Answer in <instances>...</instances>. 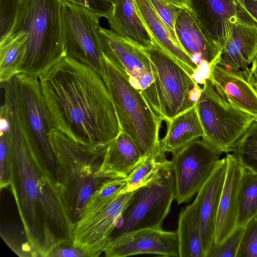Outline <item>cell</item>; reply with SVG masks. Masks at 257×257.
<instances>
[{"mask_svg":"<svg viewBox=\"0 0 257 257\" xmlns=\"http://www.w3.org/2000/svg\"><path fill=\"white\" fill-rule=\"evenodd\" d=\"M62 2L66 56L89 65L102 77L104 59L99 33L100 18L84 7Z\"/></svg>","mask_w":257,"mask_h":257,"instance_id":"cell-10","label":"cell"},{"mask_svg":"<svg viewBox=\"0 0 257 257\" xmlns=\"http://www.w3.org/2000/svg\"><path fill=\"white\" fill-rule=\"evenodd\" d=\"M257 53V25H236L222 49L218 65L231 70L243 69Z\"/></svg>","mask_w":257,"mask_h":257,"instance_id":"cell-22","label":"cell"},{"mask_svg":"<svg viewBox=\"0 0 257 257\" xmlns=\"http://www.w3.org/2000/svg\"><path fill=\"white\" fill-rule=\"evenodd\" d=\"M222 153L202 138L172 154L175 199L178 204L189 202L198 193L215 169Z\"/></svg>","mask_w":257,"mask_h":257,"instance_id":"cell-12","label":"cell"},{"mask_svg":"<svg viewBox=\"0 0 257 257\" xmlns=\"http://www.w3.org/2000/svg\"><path fill=\"white\" fill-rule=\"evenodd\" d=\"M236 257H257V216L244 226Z\"/></svg>","mask_w":257,"mask_h":257,"instance_id":"cell-31","label":"cell"},{"mask_svg":"<svg viewBox=\"0 0 257 257\" xmlns=\"http://www.w3.org/2000/svg\"><path fill=\"white\" fill-rule=\"evenodd\" d=\"M144 157L132 138L120 130L107 145L99 173L109 177L125 178Z\"/></svg>","mask_w":257,"mask_h":257,"instance_id":"cell-21","label":"cell"},{"mask_svg":"<svg viewBox=\"0 0 257 257\" xmlns=\"http://www.w3.org/2000/svg\"><path fill=\"white\" fill-rule=\"evenodd\" d=\"M74 5L84 7L99 18L107 19L112 14L114 5L113 0H61Z\"/></svg>","mask_w":257,"mask_h":257,"instance_id":"cell-35","label":"cell"},{"mask_svg":"<svg viewBox=\"0 0 257 257\" xmlns=\"http://www.w3.org/2000/svg\"><path fill=\"white\" fill-rule=\"evenodd\" d=\"M226 173L218 209L214 245L224 241L236 227L238 192L244 168L231 154H227Z\"/></svg>","mask_w":257,"mask_h":257,"instance_id":"cell-19","label":"cell"},{"mask_svg":"<svg viewBox=\"0 0 257 257\" xmlns=\"http://www.w3.org/2000/svg\"><path fill=\"white\" fill-rule=\"evenodd\" d=\"M251 67L250 69L251 75L255 81L257 83V53L252 61Z\"/></svg>","mask_w":257,"mask_h":257,"instance_id":"cell-38","label":"cell"},{"mask_svg":"<svg viewBox=\"0 0 257 257\" xmlns=\"http://www.w3.org/2000/svg\"><path fill=\"white\" fill-rule=\"evenodd\" d=\"M179 257H205L201 236L197 197L180 212L176 230Z\"/></svg>","mask_w":257,"mask_h":257,"instance_id":"cell-25","label":"cell"},{"mask_svg":"<svg viewBox=\"0 0 257 257\" xmlns=\"http://www.w3.org/2000/svg\"><path fill=\"white\" fill-rule=\"evenodd\" d=\"M222 97L257 120V88L250 69H226L213 65L208 78Z\"/></svg>","mask_w":257,"mask_h":257,"instance_id":"cell-16","label":"cell"},{"mask_svg":"<svg viewBox=\"0 0 257 257\" xmlns=\"http://www.w3.org/2000/svg\"><path fill=\"white\" fill-rule=\"evenodd\" d=\"M62 5L61 0L20 1L10 31L26 36V55L20 74L39 78L66 56Z\"/></svg>","mask_w":257,"mask_h":257,"instance_id":"cell-4","label":"cell"},{"mask_svg":"<svg viewBox=\"0 0 257 257\" xmlns=\"http://www.w3.org/2000/svg\"><path fill=\"white\" fill-rule=\"evenodd\" d=\"M175 30L180 44L198 66L219 62L222 49L204 33L188 7L178 15Z\"/></svg>","mask_w":257,"mask_h":257,"instance_id":"cell-18","label":"cell"},{"mask_svg":"<svg viewBox=\"0 0 257 257\" xmlns=\"http://www.w3.org/2000/svg\"><path fill=\"white\" fill-rule=\"evenodd\" d=\"M164 162H160L152 157H145L126 177V191L136 190L151 182L157 175Z\"/></svg>","mask_w":257,"mask_h":257,"instance_id":"cell-29","label":"cell"},{"mask_svg":"<svg viewBox=\"0 0 257 257\" xmlns=\"http://www.w3.org/2000/svg\"><path fill=\"white\" fill-rule=\"evenodd\" d=\"M113 2V12L107 19L110 30L141 49L149 46L152 37L139 15L135 0Z\"/></svg>","mask_w":257,"mask_h":257,"instance_id":"cell-23","label":"cell"},{"mask_svg":"<svg viewBox=\"0 0 257 257\" xmlns=\"http://www.w3.org/2000/svg\"><path fill=\"white\" fill-rule=\"evenodd\" d=\"M0 133V187L10 186L11 178V158L7 133Z\"/></svg>","mask_w":257,"mask_h":257,"instance_id":"cell-33","label":"cell"},{"mask_svg":"<svg viewBox=\"0 0 257 257\" xmlns=\"http://www.w3.org/2000/svg\"><path fill=\"white\" fill-rule=\"evenodd\" d=\"M166 133L160 140L162 152L172 154L191 142L204 137L195 106L166 122Z\"/></svg>","mask_w":257,"mask_h":257,"instance_id":"cell-24","label":"cell"},{"mask_svg":"<svg viewBox=\"0 0 257 257\" xmlns=\"http://www.w3.org/2000/svg\"><path fill=\"white\" fill-rule=\"evenodd\" d=\"M102 78L114 109L120 131L128 135L143 157L160 162L167 160L161 150L160 131L163 121L152 110L141 92L131 82L128 75L104 53Z\"/></svg>","mask_w":257,"mask_h":257,"instance_id":"cell-5","label":"cell"},{"mask_svg":"<svg viewBox=\"0 0 257 257\" xmlns=\"http://www.w3.org/2000/svg\"><path fill=\"white\" fill-rule=\"evenodd\" d=\"M48 139L61 198L74 225L95 191L107 179L117 177L99 173L107 145L97 148L86 146L54 128Z\"/></svg>","mask_w":257,"mask_h":257,"instance_id":"cell-3","label":"cell"},{"mask_svg":"<svg viewBox=\"0 0 257 257\" xmlns=\"http://www.w3.org/2000/svg\"><path fill=\"white\" fill-rule=\"evenodd\" d=\"M99 33L104 54L125 71L133 86L141 92L154 112L162 119L155 76L148 55L142 49L110 29L100 27Z\"/></svg>","mask_w":257,"mask_h":257,"instance_id":"cell-11","label":"cell"},{"mask_svg":"<svg viewBox=\"0 0 257 257\" xmlns=\"http://www.w3.org/2000/svg\"><path fill=\"white\" fill-rule=\"evenodd\" d=\"M191 10L204 33L223 48L237 24L257 25L245 10L242 0H188Z\"/></svg>","mask_w":257,"mask_h":257,"instance_id":"cell-13","label":"cell"},{"mask_svg":"<svg viewBox=\"0 0 257 257\" xmlns=\"http://www.w3.org/2000/svg\"><path fill=\"white\" fill-rule=\"evenodd\" d=\"M138 189L106 199L91 197L74 224L73 245L82 249L86 257L99 256L110 241L118 219Z\"/></svg>","mask_w":257,"mask_h":257,"instance_id":"cell-9","label":"cell"},{"mask_svg":"<svg viewBox=\"0 0 257 257\" xmlns=\"http://www.w3.org/2000/svg\"><path fill=\"white\" fill-rule=\"evenodd\" d=\"M226 157L220 160L215 169L198 192V215L205 257L214 243L219 200L226 173Z\"/></svg>","mask_w":257,"mask_h":257,"instance_id":"cell-17","label":"cell"},{"mask_svg":"<svg viewBox=\"0 0 257 257\" xmlns=\"http://www.w3.org/2000/svg\"><path fill=\"white\" fill-rule=\"evenodd\" d=\"M236 227L257 216V174L244 169L238 189Z\"/></svg>","mask_w":257,"mask_h":257,"instance_id":"cell-27","label":"cell"},{"mask_svg":"<svg viewBox=\"0 0 257 257\" xmlns=\"http://www.w3.org/2000/svg\"><path fill=\"white\" fill-rule=\"evenodd\" d=\"M231 153L244 169L257 174V120L239 139Z\"/></svg>","mask_w":257,"mask_h":257,"instance_id":"cell-28","label":"cell"},{"mask_svg":"<svg viewBox=\"0 0 257 257\" xmlns=\"http://www.w3.org/2000/svg\"><path fill=\"white\" fill-rule=\"evenodd\" d=\"M202 85L195 105L204 132L202 138L228 154L256 119L219 94L209 80Z\"/></svg>","mask_w":257,"mask_h":257,"instance_id":"cell-8","label":"cell"},{"mask_svg":"<svg viewBox=\"0 0 257 257\" xmlns=\"http://www.w3.org/2000/svg\"><path fill=\"white\" fill-rule=\"evenodd\" d=\"M175 196L176 183L172 163L167 160L156 177L137 190L118 219L111 239L135 230L162 229Z\"/></svg>","mask_w":257,"mask_h":257,"instance_id":"cell-6","label":"cell"},{"mask_svg":"<svg viewBox=\"0 0 257 257\" xmlns=\"http://www.w3.org/2000/svg\"><path fill=\"white\" fill-rule=\"evenodd\" d=\"M255 85H256V88H257V83H255Z\"/></svg>","mask_w":257,"mask_h":257,"instance_id":"cell-39","label":"cell"},{"mask_svg":"<svg viewBox=\"0 0 257 257\" xmlns=\"http://www.w3.org/2000/svg\"><path fill=\"white\" fill-rule=\"evenodd\" d=\"M20 1L0 0L1 38L5 36L10 31L14 21Z\"/></svg>","mask_w":257,"mask_h":257,"instance_id":"cell-34","label":"cell"},{"mask_svg":"<svg viewBox=\"0 0 257 257\" xmlns=\"http://www.w3.org/2000/svg\"><path fill=\"white\" fill-rule=\"evenodd\" d=\"M39 80L52 128L82 145L106 146L120 127L101 76L65 56Z\"/></svg>","mask_w":257,"mask_h":257,"instance_id":"cell-2","label":"cell"},{"mask_svg":"<svg viewBox=\"0 0 257 257\" xmlns=\"http://www.w3.org/2000/svg\"><path fill=\"white\" fill-rule=\"evenodd\" d=\"M139 15L152 36L192 77L195 78L198 66L172 36L167 26L149 0H135Z\"/></svg>","mask_w":257,"mask_h":257,"instance_id":"cell-20","label":"cell"},{"mask_svg":"<svg viewBox=\"0 0 257 257\" xmlns=\"http://www.w3.org/2000/svg\"><path fill=\"white\" fill-rule=\"evenodd\" d=\"M4 113L10 123V189L32 255L47 257L59 245L73 244L74 225L20 107L9 103Z\"/></svg>","mask_w":257,"mask_h":257,"instance_id":"cell-1","label":"cell"},{"mask_svg":"<svg viewBox=\"0 0 257 257\" xmlns=\"http://www.w3.org/2000/svg\"><path fill=\"white\" fill-rule=\"evenodd\" d=\"M142 50L152 64L163 121L194 106L202 92L195 79L153 37L152 44Z\"/></svg>","mask_w":257,"mask_h":257,"instance_id":"cell-7","label":"cell"},{"mask_svg":"<svg viewBox=\"0 0 257 257\" xmlns=\"http://www.w3.org/2000/svg\"><path fill=\"white\" fill-rule=\"evenodd\" d=\"M243 229L244 227H236L224 241L213 245L207 257H236Z\"/></svg>","mask_w":257,"mask_h":257,"instance_id":"cell-32","label":"cell"},{"mask_svg":"<svg viewBox=\"0 0 257 257\" xmlns=\"http://www.w3.org/2000/svg\"><path fill=\"white\" fill-rule=\"evenodd\" d=\"M82 257L86 256L84 252L73 244H63L51 251L47 257Z\"/></svg>","mask_w":257,"mask_h":257,"instance_id":"cell-36","label":"cell"},{"mask_svg":"<svg viewBox=\"0 0 257 257\" xmlns=\"http://www.w3.org/2000/svg\"><path fill=\"white\" fill-rule=\"evenodd\" d=\"M173 38L179 43L175 30L176 19L180 12L188 7V0H149ZM180 44V43H179Z\"/></svg>","mask_w":257,"mask_h":257,"instance_id":"cell-30","label":"cell"},{"mask_svg":"<svg viewBox=\"0 0 257 257\" xmlns=\"http://www.w3.org/2000/svg\"><path fill=\"white\" fill-rule=\"evenodd\" d=\"M242 2L245 10L257 23V0H242Z\"/></svg>","mask_w":257,"mask_h":257,"instance_id":"cell-37","label":"cell"},{"mask_svg":"<svg viewBox=\"0 0 257 257\" xmlns=\"http://www.w3.org/2000/svg\"><path fill=\"white\" fill-rule=\"evenodd\" d=\"M107 257H125L141 254L179 257L176 231L143 228L112 238L104 251Z\"/></svg>","mask_w":257,"mask_h":257,"instance_id":"cell-15","label":"cell"},{"mask_svg":"<svg viewBox=\"0 0 257 257\" xmlns=\"http://www.w3.org/2000/svg\"><path fill=\"white\" fill-rule=\"evenodd\" d=\"M24 32L10 31L0 38V81L5 83L20 74L27 51Z\"/></svg>","mask_w":257,"mask_h":257,"instance_id":"cell-26","label":"cell"},{"mask_svg":"<svg viewBox=\"0 0 257 257\" xmlns=\"http://www.w3.org/2000/svg\"><path fill=\"white\" fill-rule=\"evenodd\" d=\"M20 106L31 133L36 141L51 171L55 174V160L49 143L52 129L39 78L24 74L14 77Z\"/></svg>","mask_w":257,"mask_h":257,"instance_id":"cell-14","label":"cell"}]
</instances>
